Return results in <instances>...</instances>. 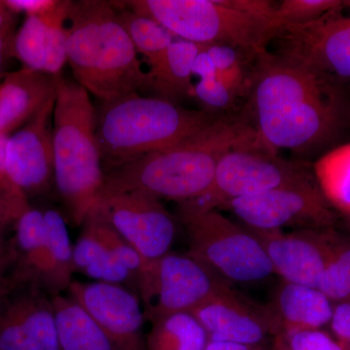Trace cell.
Wrapping results in <instances>:
<instances>
[{
  "label": "cell",
  "mask_w": 350,
  "mask_h": 350,
  "mask_svg": "<svg viewBox=\"0 0 350 350\" xmlns=\"http://www.w3.org/2000/svg\"><path fill=\"white\" fill-rule=\"evenodd\" d=\"M327 80L268 51L255 59L251 113L269 150L306 151L338 130L340 112Z\"/></svg>",
  "instance_id": "obj_1"
},
{
  "label": "cell",
  "mask_w": 350,
  "mask_h": 350,
  "mask_svg": "<svg viewBox=\"0 0 350 350\" xmlns=\"http://www.w3.org/2000/svg\"><path fill=\"white\" fill-rule=\"evenodd\" d=\"M256 142L261 140L247 117H216L187 139L105 172L94 206L133 191L178 204L197 199L211 185L216 167L228 152Z\"/></svg>",
  "instance_id": "obj_2"
},
{
  "label": "cell",
  "mask_w": 350,
  "mask_h": 350,
  "mask_svg": "<svg viewBox=\"0 0 350 350\" xmlns=\"http://www.w3.org/2000/svg\"><path fill=\"white\" fill-rule=\"evenodd\" d=\"M68 21V63L88 93L107 103L151 91L150 76L113 1H71Z\"/></svg>",
  "instance_id": "obj_3"
},
{
  "label": "cell",
  "mask_w": 350,
  "mask_h": 350,
  "mask_svg": "<svg viewBox=\"0 0 350 350\" xmlns=\"http://www.w3.org/2000/svg\"><path fill=\"white\" fill-rule=\"evenodd\" d=\"M155 21L174 38L199 45L231 46L251 59L267 52L280 25L275 6L264 0H129L119 1Z\"/></svg>",
  "instance_id": "obj_4"
},
{
  "label": "cell",
  "mask_w": 350,
  "mask_h": 350,
  "mask_svg": "<svg viewBox=\"0 0 350 350\" xmlns=\"http://www.w3.org/2000/svg\"><path fill=\"white\" fill-rule=\"evenodd\" d=\"M54 181L68 220L81 227L105 178L98 139L96 108L75 80L59 75L53 112Z\"/></svg>",
  "instance_id": "obj_5"
},
{
  "label": "cell",
  "mask_w": 350,
  "mask_h": 350,
  "mask_svg": "<svg viewBox=\"0 0 350 350\" xmlns=\"http://www.w3.org/2000/svg\"><path fill=\"white\" fill-rule=\"evenodd\" d=\"M215 115L186 109L163 98L135 94L101 103L96 139L103 170L170 148L208 126Z\"/></svg>",
  "instance_id": "obj_6"
},
{
  "label": "cell",
  "mask_w": 350,
  "mask_h": 350,
  "mask_svg": "<svg viewBox=\"0 0 350 350\" xmlns=\"http://www.w3.org/2000/svg\"><path fill=\"white\" fill-rule=\"evenodd\" d=\"M178 217L187 236L189 256L232 286L258 284L275 275L264 248L245 226L216 209L178 211Z\"/></svg>",
  "instance_id": "obj_7"
},
{
  "label": "cell",
  "mask_w": 350,
  "mask_h": 350,
  "mask_svg": "<svg viewBox=\"0 0 350 350\" xmlns=\"http://www.w3.org/2000/svg\"><path fill=\"white\" fill-rule=\"evenodd\" d=\"M310 178L305 167L288 162L262 142L228 152L219 162L211 185L197 199L179 202V211L202 213L228 202Z\"/></svg>",
  "instance_id": "obj_8"
},
{
  "label": "cell",
  "mask_w": 350,
  "mask_h": 350,
  "mask_svg": "<svg viewBox=\"0 0 350 350\" xmlns=\"http://www.w3.org/2000/svg\"><path fill=\"white\" fill-rule=\"evenodd\" d=\"M229 283L191 256L170 252L144 262L137 293L151 323L175 313L192 312Z\"/></svg>",
  "instance_id": "obj_9"
},
{
  "label": "cell",
  "mask_w": 350,
  "mask_h": 350,
  "mask_svg": "<svg viewBox=\"0 0 350 350\" xmlns=\"http://www.w3.org/2000/svg\"><path fill=\"white\" fill-rule=\"evenodd\" d=\"M241 225L259 231L317 229L332 222L328 200L310 178L228 202Z\"/></svg>",
  "instance_id": "obj_10"
},
{
  "label": "cell",
  "mask_w": 350,
  "mask_h": 350,
  "mask_svg": "<svg viewBox=\"0 0 350 350\" xmlns=\"http://www.w3.org/2000/svg\"><path fill=\"white\" fill-rule=\"evenodd\" d=\"M340 9L308 24L280 27L276 55L325 80L329 75L350 78V17Z\"/></svg>",
  "instance_id": "obj_11"
},
{
  "label": "cell",
  "mask_w": 350,
  "mask_h": 350,
  "mask_svg": "<svg viewBox=\"0 0 350 350\" xmlns=\"http://www.w3.org/2000/svg\"><path fill=\"white\" fill-rule=\"evenodd\" d=\"M92 211L111 226L144 262L170 252L175 222L160 199L142 191L113 196Z\"/></svg>",
  "instance_id": "obj_12"
},
{
  "label": "cell",
  "mask_w": 350,
  "mask_h": 350,
  "mask_svg": "<svg viewBox=\"0 0 350 350\" xmlns=\"http://www.w3.org/2000/svg\"><path fill=\"white\" fill-rule=\"evenodd\" d=\"M68 296L75 301L119 350H146L144 306L137 293L115 283L75 280Z\"/></svg>",
  "instance_id": "obj_13"
},
{
  "label": "cell",
  "mask_w": 350,
  "mask_h": 350,
  "mask_svg": "<svg viewBox=\"0 0 350 350\" xmlns=\"http://www.w3.org/2000/svg\"><path fill=\"white\" fill-rule=\"evenodd\" d=\"M209 342L256 347L269 335H278L280 325L268 304H259L227 285L193 310Z\"/></svg>",
  "instance_id": "obj_14"
},
{
  "label": "cell",
  "mask_w": 350,
  "mask_h": 350,
  "mask_svg": "<svg viewBox=\"0 0 350 350\" xmlns=\"http://www.w3.org/2000/svg\"><path fill=\"white\" fill-rule=\"evenodd\" d=\"M0 350H61L51 296L33 283L0 304Z\"/></svg>",
  "instance_id": "obj_15"
},
{
  "label": "cell",
  "mask_w": 350,
  "mask_h": 350,
  "mask_svg": "<svg viewBox=\"0 0 350 350\" xmlns=\"http://www.w3.org/2000/svg\"><path fill=\"white\" fill-rule=\"evenodd\" d=\"M55 100L56 92L7 142V174L27 197L44 192L54 180L51 119Z\"/></svg>",
  "instance_id": "obj_16"
},
{
  "label": "cell",
  "mask_w": 350,
  "mask_h": 350,
  "mask_svg": "<svg viewBox=\"0 0 350 350\" xmlns=\"http://www.w3.org/2000/svg\"><path fill=\"white\" fill-rule=\"evenodd\" d=\"M247 229L264 248L275 275L306 286L319 288L327 266L342 248L317 229L288 232Z\"/></svg>",
  "instance_id": "obj_17"
},
{
  "label": "cell",
  "mask_w": 350,
  "mask_h": 350,
  "mask_svg": "<svg viewBox=\"0 0 350 350\" xmlns=\"http://www.w3.org/2000/svg\"><path fill=\"white\" fill-rule=\"evenodd\" d=\"M70 3L71 0H57L47 12L25 17L11 48L24 68L61 75L62 69L68 63L66 23Z\"/></svg>",
  "instance_id": "obj_18"
},
{
  "label": "cell",
  "mask_w": 350,
  "mask_h": 350,
  "mask_svg": "<svg viewBox=\"0 0 350 350\" xmlns=\"http://www.w3.org/2000/svg\"><path fill=\"white\" fill-rule=\"evenodd\" d=\"M59 75L23 68L0 81V135L27 123L56 92Z\"/></svg>",
  "instance_id": "obj_19"
},
{
  "label": "cell",
  "mask_w": 350,
  "mask_h": 350,
  "mask_svg": "<svg viewBox=\"0 0 350 350\" xmlns=\"http://www.w3.org/2000/svg\"><path fill=\"white\" fill-rule=\"evenodd\" d=\"M81 227L73 245L75 273H81L94 282L124 285L137 293V278L122 264L105 238L98 214L92 211Z\"/></svg>",
  "instance_id": "obj_20"
},
{
  "label": "cell",
  "mask_w": 350,
  "mask_h": 350,
  "mask_svg": "<svg viewBox=\"0 0 350 350\" xmlns=\"http://www.w3.org/2000/svg\"><path fill=\"white\" fill-rule=\"evenodd\" d=\"M280 332L317 330L330 323L333 304L319 288L282 280L268 304Z\"/></svg>",
  "instance_id": "obj_21"
},
{
  "label": "cell",
  "mask_w": 350,
  "mask_h": 350,
  "mask_svg": "<svg viewBox=\"0 0 350 350\" xmlns=\"http://www.w3.org/2000/svg\"><path fill=\"white\" fill-rule=\"evenodd\" d=\"M46 230L45 268L39 286L49 296L68 291L75 275L73 245L66 219L59 211H43Z\"/></svg>",
  "instance_id": "obj_22"
},
{
  "label": "cell",
  "mask_w": 350,
  "mask_h": 350,
  "mask_svg": "<svg viewBox=\"0 0 350 350\" xmlns=\"http://www.w3.org/2000/svg\"><path fill=\"white\" fill-rule=\"evenodd\" d=\"M202 45L175 39L167 48L162 61L155 68L147 71L151 79V91L157 98L176 103L179 98L194 96L192 83L196 57Z\"/></svg>",
  "instance_id": "obj_23"
},
{
  "label": "cell",
  "mask_w": 350,
  "mask_h": 350,
  "mask_svg": "<svg viewBox=\"0 0 350 350\" xmlns=\"http://www.w3.org/2000/svg\"><path fill=\"white\" fill-rule=\"evenodd\" d=\"M61 350H119L94 320L68 295L51 297Z\"/></svg>",
  "instance_id": "obj_24"
},
{
  "label": "cell",
  "mask_w": 350,
  "mask_h": 350,
  "mask_svg": "<svg viewBox=\"0 0 350 350\" xmlns=\"http://www.w3.org/2000/svg\"><path fill=\"white\" fill-rule=\"evenodd\" d=\"M15 236L10 239L15 267L29 283L38 285L45 268L46 230L44 213L29 206L18 219Z\"/></svg>",
  "instance_id": "obj_25"
},
{
  "label": "cell",
  "mask_w": 350,
  "mask_h": 350,
  "mask_svg": "<svg viewBox=\"0 0 350 350\" xmlns=\"http://www.w3.org/2000/svg\"><path fill=\"white\" fill-rule=\"evenodd\" d=\"M145 342L146 350H204L209 340L192 313L181 312L152 323Z\"/></svg>",
  "instance_id": "obj_26"
},
{
  "label": "cell",
  "mask_w": 350,
  "mask_h": 350,
  "mask_svg": "<svg viewBox=\"0 0 350 350\" xmlns=\"http://www.w3.org/2000/svg\"><path fill=\"white\" fill-rule=\"evenodd\" d=\"M121 24L133 41L138 55H142L152 70L162 61L167 48L174 42L175 38L165 27L155 21L138 15L130 9L113 1Z\"/></svg>",
  "instance_id": "obj_27"
},
{
  "label": "cell",
  "mask_w": 350,
  "mask_h": 350,
  "mask_svg": "<svg viewBox=\"0 0 350 350\" xmlns=\"http://www.w3.org/2000/svg\"><path fill=\"white\" fill-rule=\"evenodd\" d=\"M317 185L326 200L350 213V144L340 145L314 165Z\"/></svg>",
  "instance_id": "obj_28"
},
{
  "label": "cell",
  "mask_w": 350,
  "mask_h": 350,
  "mask_svg": "<svg viewBox=\"0 0 350 350\" xmlns=\"http://www.w3.org/2000/svg\"><path fill=\"white\" fill-rule=\"evenodd\" d=\"M347 2L340 0H284L275 6V18L280 27L314 22Z\"/></svg>",
  "instance_id": "obj_29"
},
{
  "label": "cell",
  "mask_w": 350,
  "mask_h": 350,
  "mask_svg": "<svg viewBox=\"0 0 350 350\" xmlns=\"http://www.w3.org/2000/svg\"><path fill=\"white\" fill-rule=\"evenodd\" d=\"M319 289L332 301L350 300V247L340 248L320 278Z\"/></svg>",
  "instance_id": "obj_30"
},
{
  "label": "cell",
  "mask_w": 350,
  "mask_h": 350,
  "mask_svg": "<svg viewBox=\"0 0 350 350\" xmlns=\"http://www.w3.org/2000/svg\"><path fill=\"white\" fill-rule=\"evenodd\" d=\"M276 350H345L326 333L317 330L280 332Z\"/></svg>",
  "instance_id": "obj_31"
},
{
  "label": "cell",
  "mask_w": 350,
  "mask_h": 350,
  "mask_svg": "<svg viewBox=\"0 0 350 350\" xmlns=\"http://www.w3.org/2000/svg\"><path fill=\"white\" fill-rule=\"evenodd\" d=\"M194 96L211 110L228 109L238 98L218 76L199 80L194 86Z\"/></svg>",
  "instance_id": "obj_32"
},
{
  "label": "cell",
  "mask_w": 350,
  "mask_h": 350,
  "mask_svg": "<svg viewBox=\"0 0 350 350\" xmlns=\"http://www.w3.org/2000/svg\"><path fill=\"white\" fill-rule=\"evenodd\" d=\"M29 200L24 198H8L0 196V239L5 238L10 226H15L18 219L27 211Z\"/></svg>",
  "instance_id": "obj_33"
},
{
  "label": "cell",
  "mask_w": 350,
  "mask_h": 350,
  "mask_svg": "<svg viewBox=\"0 0 350 350\" xmlns=\"http://www.w3.org/2000/svg\"><path fill=\"white\" fill-rule=\"evenodd\" d=\"M332 330L340 340L350 344V300L338 301L333 306L330 320Z\"/></svg>",
  "instance_id": "obj_34"
},
{
  "label": "cell",
  "mask_w": 350,
  "mask_h": 350,
  "mask_svg": "<svg viewBox=\"0 0 350 350\" xmlns=\"http://www.w3.org/2000/svg\"><path fill=\"white\" fill-rule=\"evenodd\" d=\"M57 0H6L4 1L11 12H22L25 15H40L49 11Z\"/></svg>",
  "instance_id": "obj_35"
},
{
  "label": "cell",
  "mask_w": 350,
  "mask_h": 350,
  "mask_svg": "<svg viewBox=\"0 0 350 350\" xmlns=\"http://www.w3.org/2000/svg\"><path fill=\"white\" fill-rule=\"evenodd\" d=\"M9 135H0V196L17 197L25 195L19 188L16 187L9 178L6 172V145Z\"/></svg>",
  "instance_id": "obj_36"
},
{
  "label": "cell",
  "mask_w": 350,
  "mask_h": 350,
  "mask_svg": "<svg viewBox=\"0 0 350 350\" xmlns=\"http://www.w3.org/2000/svg\"><path fill=\"white\" fill-rule=\"evenodd\" d=\"M204 350H257L255 347L226 342H208Z\"/></svg>",
  "instance_id": "obj_37"
},
{
  "label": "cell",
  "mask_w": 350,
  "mask_h": 350,
  "mask_svg": "<svg viewBox=\"0 0 350 350\" xmlns=\"http://www.w3.org/2000/svg\"><path fill=\"white\" fill-rule=\"evenodd\" d=\"M14 273H15V271H14ZM24 284H27V283L23 280L22 276L18 275L17 273H15L13 280H11L8 284H6L5 286L2 287L1 289H0V304L3 301L4 299H5L9 294L12 293L14 290L17 289L18 287L21 286V285Z\"/></svg>",
  "instance_id": "obj_38"
},
{
  "label": "cell",
  "mask_w": 350,
  "mask_h": 350,
  "mask_svg": "<svg viewBox=\"0 0 350 350\" xmlns=\"http://www.w3.org/2000/svg\"><path fill=\"white\" fill-rule=\"evenodd\" d=\"M14 251L10 239H0V262L6 258L12 256Z\"/></svg>",
  "instance_id": "obj_39"
},
{
  "label": "cell",
  "mask_w": 350,
  "mask_h": 350,
  "mask_svg": "<svg viewBox=\"0 0 350 350\" xmlns=\"http://www.w3.org/2000/svg\"><path fill=\"white\" fill-rule=\"evenodd\" d=\"M11 12L4 1H0V32L7 31V27H8V21H9V15H10Z\"/></svg>",
  "instance_id": "obj_40"
},
{
  "label": "cell",
  "mask_w": 350,
  "mask_h": 350,
  "mask_svg": "<svg viewBox=\"0 0 350 350\" xmlns=\"http://www.w3.org/2000/svg\"><path fill=\"white\" fill-rule=\"evenodd\" d=\"M7 51V31L0 32V77L3 70L4 57Z\"/></svg>",
  "instance_id": "obj_41"
},
{
  "label": "cell",
  "mask_w": 350,
  "mask_h": 350,
  "mask_svg": "<svg viewBox=\"0 0 350 350\" xmlns=\"http://www.w3.org/2000/svg\"><path fill=\"white\" fill-rule=\"evenodd\" d=\"M349 5H350V2H349Z\"/></svg>",
  "instance_id": "obj_42"
},
{
  "label": "cell",
  "mask_w": 350,
  "mask_h": 350,
  "mask_svg": "<svg viewBox=\"0 0 350 350\" xmlns=\"http://www.w3.org/2000/svg\"><path fill=\"white\" fill-rule=\"evenodd\" d=\"M350 345V344H349Z\"/></svg>",
  "instance_id": "obj_43"
}]
</instances>
